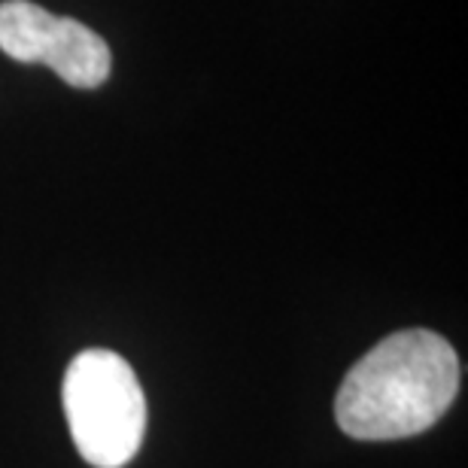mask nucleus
I'll list each match as a JSON object with an SVG mask.
<instances>
[{
	"label": "nucleus",
	"instance_id": "obj_2",
	"mask_svg": "<svg viewBox=\"0 0 468 468\" xmlns=\"http://www.w3.org/2000/svg\"><path fill=\"white\" fill-rule=\"evenodd\" d=\"M64 414L80 456L95 468H122L146 432V399L131 365L113 350H82L64 371Z\"/></svg>",
	"mask_w": 468,
	"mask_h": 468
},
{
	"label": "nucleus",
	"instance_id": "obj_3",
	"mask_svg": "<svg viewBox=\"0 0 468 468\" xmlns=\"http://www.w3.org/2000/svg\"><path fill=\"white\" fill-rule=\"evenodd\" d=\"M0 49L22 64H46L73 89H98L113 68L104 37L31 0L0 4Z\"/></svg>",
	"mask_w": 468,
	"mask_h": 468
},
{
	"label": "nucleus",
	"instance_id": "obj_1",
	"mask_svg": "<svg viewBox=\"0 0 468 468\" xmlns=\"http://www.w3.org/2000/svg\"><path fill=\"white\" fill-rule=\"evenodd\" d=\"M456 389V350L429 329H405L353 365L335 399V420L359 441H396L435 426Z\"/></svg>",
	"mask_w": 468,
	"mask_h": 468
}]
</instances>
